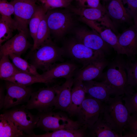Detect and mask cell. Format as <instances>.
Listing matches in <instances>:
<instances>
[{
  "label": "cell",
  "instance_id": "6da1fadb",
  "mask_svg": "<svg viewBox=\"0 0 137 137\" xmlns=\"http://www.w3.org/2000/svg\"><path fill=\"white\" fill-rule=\"evenodd\" d=\"M125 63L121 58H117L109 65L107 71L98 78L115 96L124 95L129 85L127 82Z\"/></svg>",
  "mask_w": 137,
  "mask_h": 137
},
{
  "label": "cell",
  "instance_id": "7a4b0ae2",
  "mask_svg": "<svg viewBox=\"0 0 137 137\" xmlns=\"http://www.w3.org/2000/svg\"><path fill=\"white\" fill-rule=\"evenodd\" d=\"M123 95L111 97L104 102L102 112L104 119L121 137H122L124 128L130 115L123 102Z\"/></svg>",
  "mask_w": 137,
  "mask_h": 137
},
{
  "label": "cell",
  "instance_id": "3957f363",
  "mask_svg": "<svg viewBox=\"0 0 137 137\" xmlns=\"http://www.w3.org/2000/svg\"><path fill=\"white\" fill-rule=\"evenodd\" d=\"M31 63L37 69L45 71L56 62L62 60L65 54L63 48L60 47L52 41L44 44L33 50Z\"/></svg>",
  "mask_w": 137,
  "mask_h": 137
},
{
  "label": "cell",
  "instance_id": "277c9868",
  "mask_svg": "<svg viewBox=\"0 0 137 137\" xmlns=\"http://www.w3.org/2000/svg\"><path fill=\"white\" fill-rule=\"evenodd\" d=\"M36 128L46 132L62 129H78L82 126L78 121H74L66 114L50 111L40 112Z\"/></svg>",
  "mask_w": 137,
  "mask_h": 137
},
{
  "label": "cell",
  "instance_id": "5b68a950",
  "mask_svg": "<svg viewBox=\"0 0 137 137\" xmlns=\"http://www.w3.org/2000/svg\"><path fill=\"white\" fill-rule=\"evenodd\" d=\"M63 48L65 54L83 65L105 58V54L88 47L75 39L68 42Z\"/></svg>",
  "mask_w": 137,
  "mask_h": 137
},
{
  "label": "cell",
  "instance_id": "8992f818",
  "mask_svg": "<svg viewBox=\"0 0 137 137\" xmlns=\"http://www.w3.org/2000/svg\"><path fill=\"white\" fill-rule=\"evenodd\" d=\"M58 86L43 88L32 92L25 108L28 110L36 109L39 112L50 111L55 106Z\"/></svg>",
  "mask_w": 137,
  "mask_h": 137
},
{
  "label": "cell",
  "instance_id": "52a82bcc",
  "mask_svg": "<svg viewBox=\"0 0 137 137\" xmlns=\"http://www.w3.org/2000/svg\"><path fill=\"white\" fill-rule=\"evenodd\" d=\"M45 17L50 34L57 38L62 37L74 24L72 15L67 12L51 10L46 12Z\"/></svg>",
  "mask_w": 137,
  "mask_h": 137
},
{
  "label": "cell",
  "instance_id": "ba28073f",
  "mask_svg": "<svg viewBox=\"0 0 137 137\" xmlns=\"http://www.w3.org/2000/svg\"><path fill=\"white\" fill-rule=\"evenodd\" d=\"M104 103L88 96L85 97L76 115L82 126L87 129L98 120L102 113Z\"/></svg>",
  "mask_w": 137,
  "mask_h": 137
},
{
  "label": "cell",
  "instance_id": "9c48e42d",
  "mask_svg": "<svg viewBox=\"0 0 137 137\" xmlns=\"http://www.w3.org/2000/svg\"><path fill=\"white\" fill-rule=\"evenodd\" d=\"M14 19L18 31L28 35V23L37 5L36 0H13Z\"/></svg>",
  "mask_w": 137,
  "mask_h": 137
},
{
  "label": "cell",
  "instance_id": "30bf717a",
  "mask_svg": "<svg viewBox=\"0 0 137 137\" xmlns=\"http://www.w3.org/2000/svg\"><path fill=\"white\" fill-rule=\"evenodd\" d=\"M20 131L27 134H34L33 130L38 119V115L30 112L25 106L16 108L5 113Z\"/></svg>",
  "mask_w": 137,
  "mask_h": 137
},
{
  "label": "cell",
  "instance_id": "8fae6325",
  "mask_svg": "<svg viewBox=\"0 0 137 137\" xmlns=\"http://www.w3.org/2000/svg\"><path fill=\"white\" fill-rule=\"evenodd\" d=\"M6 81V94L3 107L5 109H9L28 101L32 92L30 88Z\"/></svg>",
  "mask_w": 137,
  "mask_h": 137
},
{
  "label": "cell",
  "instance_id": "7c38bea8",
  "mask_svg": "<svg viewBox=\"0 0 137 137\" xmlns=\"http://www.w3.org/2000/svg\"><path fill=\"white\" fill-rule=\"evenodd\" d=\"M68 8L71 12L80 16L100 23L110 28L114 33L116 32L115 25L108 15L106 8L101 9L71 6Z\"/></svg>",
  "mask_w": 137,
  "mask_h": 137
},
{
  "label": "cell",
  "instance_id": "4fadbf2b",
  "mask_svg": "<svg viewBox=\"0 0 137 137\" xmlns=\"http://www.w3.org/2000/svg\"><path fill=\"white\" fill-rule=\"evenodd\" d=\"M75 34L76 39L93 50L101 51L106 54L109 52L111 48L98 33L93 30L80 28L75 30Z\"/></svg>",
  "mask_w": 137,
  "mask_h": 137
},
{
  "label": "cell",
  "instance_id": "5bb4252c",
  "mask_svg": "<svg viewBox=\"0 0 137 137\" xmlns=\"http://www.w3.org/2000/svg\"><path fill=\"white\" fill-rule=\"evenodd\" d=\"M28 35L22 31L12 37L0 47V56L14 54L21 56L28 49L32 47L27 39Z\"/></svg>",
  "mask_w": 137,
  "mask_h": 137
},
{
  "label": "cell",
  "instance_id": "9a60e30c",
  "mask_svg": "<svg viewBox=\"0 0 137 137\" xmlns=\"http://www.w3.org/2000/svg\"><path fill=\"white\" fill-rule=\"evenodd\" d=\"M80 17L82 21L98 33L118 54L125 55L124 51L118 43L117 36L111 29L100 23Z\"/></svg>",
  "mask_w": 137,
  "mask_h": 137
},
{
  "label": "cell",
  "instance_id": "2e32d148",
  "mask_svg": "<svg viewBox=\"0 0 137 137\" xmlns=\"http://www.w3.org/2000/svg\"><path fill=\"white\" fill-rule=\"evenodd\" d=\"M108 64V61L104 58L83 65L75 73L74 81L83 82L98 78Z\"/></svg>",
  "mask_w": 137,
  "mask_h": 137
},
{
  "label": "cell",
  "instance_id": "e0dca14e",
  "mask_svg": "<svg viewBox=\"0 0 137 137\" xmlns=\"http://www.w3.org/2000/svg\"><path fill=\"white\" fill-rule=\"evenodd\" d=\"M77 69V65L72 62L56 63L41 74V77L49 83L58 78L66 79L73 77Z\"/></svg>",
  "mask_w": 137,
  "mask_h": 137
},
{
  "label": "cell",
  "instance_id": "ac0fdd59",
  "mask_svg": "<svg viewBox=\"0 0 137 137\" xmlns=\"http://www.w3.org/2000/svg\"><path fill=\"white\" fill-rule=\"evenodd\" d=\"M118 43L128 57L134 58L137 53V27L134 26L117 36Z\"/></svg>",
  "mask_w": 137,
  "mask_h": 137
},
{
  "label": "cell",
  "instance_id": "d6986e66",
  "mask_svg": "<svg viewBox=\"0 0 137 137\" xmlns=\"http://www.w3.org/2000/svg\"><path fill=\"white\" fill-rule=\"evenodd\" d=\"M83 83L85 92L89 96L103 102L108 101L113 94L110 89L101 81L91 80Z\"/></svg>",
  "mask_w": 137,
  "mask_h": 137
},
{
  "label": "cell",
  "instance_id": "ffe728a7",
  "mask_svg": "<svg viewBox=\"0 0 137 137\" xmlns=\"http://www.w3.org/2000/svg\"><path fill=\"white\" fill-rule=\"evenodd\" d=\"M61 85H59L55 107L66 112L70 104L71 92L74 83L73 77L66 79Z\"/></svg>",
  "mask_w": 137,
  "mask_h": 137
},
{
  "label": "cell",
  "instance_id": "44dd1931",
  "mask_svg": "<svg viewBox=\"0 0 137 137\" xmlns=\"http://www.w3.org/2000/svg\"><path fill=\"white\" fill-rule=\"evenodd\" d=\"M106 9L109 16L113 23L128 22L132 18L124 7L122 0H111Z\"/></svg>",
  "mask_w": 137,
  "mask_h": 137
},
{
  "label": "cell",
  "instance_id": "7402d4cb",
  "mask_svg": "<svg viewBox=\"0 0 137 137\" xmlns=\"http://www.w3.org/2000/svg\"><path fill=\"white\" fill-rule=\"evenodd\" d=\"M83 82L74 81L71 92V102L66 112L71 116L76 115L85 97Z\"/></svg>",
  "mask_w": 137,
  "mask_h": 137
},
{
  "label": "cell",
  "instance_id": "603a6c76",
  "mask_svg": "<svg viewBox=\"0 0 137 137\" xmlns=\"http://www.w3.org/2000/svg\"><path fill=\"white\" fill-rule=\"evenodd\" d=\"M90 136L93 137H121L103 118L102 113L96 122L88 128Z\"/></svg>",
  "mask_w": 137,
  "mask_h": 137
},
{
  "label": "cell",
  "instance_id": "cb8c5ba5",
  "mask_svg": "<svg viewBox=\"0 0 137 137\" xmlns=\"http://www.w3.org/2000/svg\"><path fill=\"white\" fill-rule=\"evenodd\" d=\"M86 127L82 126L78 129H62L40 134L35 133L27 136L29 137H83L87 136Z\"/></svg>",
  "mask_w": 137,
  "mask_h": 137
},
{
  "label": "cell",
  "instance_id": "d4e9b609",
  "mask_svg": "<svg viewBox=\"0 0 137 137\" xmlns=\"http://www.w3.org/2000/svg\"><path fill=\"white\" fill-rule=\"evenodd\" d=\"M4 80L10 81L19 85L25 87H28L36 83H49L46 80L41 77L20 71Z\"/></svg>",
  "mask_w": 137,
  "mask_h": 137
},
{
  "label": "cell",
  "instance_id": "484cf974",
  "mask_svg": "<svg viewBox=\"0 0 137 137\" xmlns=\"http://www.w3.org/2000/svg\"><path fill=\"white\" fill-rule=\"evenodd\" d=\"M24 133L16 127L5 113L0 114V137H20Z\"/></svg>",
  "mask_w": 137,
  "mask_h": 137
},
{
  "label": "cell",
  "instance_id": "4316f807",
  "mask_svg": "<svg viewBox=\"0 0 137 137\" xmlns=\"http://www.w3.org/2000/svg\"><path fill=\"white\" fill-rule=\"evenodd\" d=\"M17 30L14 20L11 17L1 15L0 18V47L12 37L13 33Z\"/></svg>",
  "mask_w": 137,
  "mask_h": 137
},
{
  "label": "cell",
  "instance_id": "83f0119b",
  "mask_svg": "<svg viewBox=\"0 0 137 137\" xmlns=\"http://www.w3.org/2000/svg\"><path fill=\"white\" fill-rule=\"evenodd\" d=\"M45 14L38 28L36 39L32 48V51L43 45L52 41L50 33L46 21Z\"/></svg>",
  "mask_w": 137,
  "mask_h": 137
},
{
  "label": "cell",
  "instance_id": "f1b7e54d",
  "mask_svg": "<svg viewBox=\"0 0 137 137\" xmlns=\"http://www.w3.org/2000/svg\"><path fill=\"white\" fill-rule=\"evenodd\" d=\"M9 56L12 62L20 71L41 77V74L38 73L34 66L22 58L21 56L14 54L10 55Z\"/></svg>",
  "mask_w": 137,
  "mask_h": 137
},
{
  "label": "cell",
  "instance_id": "f546056e",
  "mask_svg": "<svg viewBox=\"0 0 137 137\" xmlns=\"http://www.w3.org/2000/svg\"><path fill=\"white\" fill-rule=\"evenodd\" d=\"M46 12L42 6L37 5L34 14L29 21V32L33 42L35 41L37 31L40 22Z\"/></svg>",
  "mask_w": 137,
  "mask_h": 137
},
{
  "label": "cell",
  "instance_id": "4dcf8cb0",
  "mask_svg": "<svg viewBox=\"0 0 137 137\" xmlns=\"http://www.w3.org/2000/svg\"><path fill=\"white\" fill-rule=\"evenodd\" d=\"M10 60L8 55L0 56V79L4 80L20 71Z\"/></svg>",
  "mask_w": 137,
  "mask_h": 137
},
{
  "label": "cell",
  "instance_id": "1f68e13d",
  "mask_svg": "<svg viewBox=\"0 0 137 137\" xmlns=\"http://www.w3.org/2000/svg\"><path fill=\"white\" fill-rule=\"evenodd\" d=\"M132 87L129 85L122 97L125 102V106L129 114L137 113V93L135 92Z\"/></svg>",
  "mask_w": 137,
  "mask_h": 137
},
{
  "label": "cell",
  "instance_id": "d6a6232c",
  "mask_svg": "<svg viewBox=\"0 0 137 137\" xmlns=\"http://www.w3.org/2000/svg\"><path fill=\"white\" fill-rule=\"evenodd\" d=\"M125 69L127 76V82L128 85L135 87L137 84V62L131 60L126 62Z\"/></svg>",
  "mask_w": 137,
  "mask_h": 137
},
{
  "label": "cell",
  "instance_id": "836d02e7",
  "mask_svg": "<svg viewBox=\"0 0 137 137\" xmlns=\"http://www.w3.org/2000/svg\"><path fill=\"white\" fill-rule=\"evenodd\" d=\"M40 3L46 12L57 8H69L74 0H36Z\"/></svg>",
  "mask_w": 137,
  "mask_h": 137
},
{
  "label": "cell",
  "instance_id": "e575fe53",
  "mask_svg": "<svg viewBox=\"0 0 137 137\" xmlns=\"http://www.w3.org/2000/svg\"><path fill=\"white\" fill-rule=\"evenodd\" d=\"M125 133H131L137 135V113L129 115L122 134Z\"/></svg>",
  "mask_w": 137,
  "mask_h": 137
},
{
  "label": "cell",
  "instance_id": "d590c367",
  "mask_svg": "<svg viewBox=\"0 0 137 137\" xmlns=\"http://www.w3.org/2000/svg\"><path fill=\"white\" fill-rule=\"evenodd\" d=\"M124 5H126L125 8L134 20V26L137 27V0H122Z\"/></svg>",
  "mask_w": 137,
  "mask_h": 137
},
{
  "label": "cell",
  "instance_id": "8d00e7d4",
  "mask_svg": "<svg viewBox=\"0 0 137 137\" xmlns=\"http://www.w3.org/2000/svg\"><path fill=\"white\" fill-rule=\"evenodd\" d=\"M14 6L12 2H8L6 0H0V14L11 17L13 14Z\"/></svg>",
  "mask_w": 137,
  "mask_h": 137
},
{
  "label": "cell",
  "instance_id": "74e56055",
  "mask_svg": "<svg viewBox=\"0 0 137 137\" xmlns=\"http://www.w3.org/2000/svg\"><path fill=\"white\" fill-rule=\"evenodd\" d=\"M81 6L85 7L104 9L105 7L101 4L100 0H77Z\"/></svg>",
  "mask_w": 137,
  "mask_h": 137
},
{
  "label": "cell",
  "instance_id": "f35d334b",
  "mask_svg": "<svg viewBox=\"0 0 137 137\" xmlns=\"http://www.w3.org/2000/svg\"><path fill=\"white\" fill-rule=\"evenodd\" d=\"M5 95L3 93V89L0 87V111L3 108Z\"/></svg>",
  "mask_w": 137,
  "mask_h": 137
},
{
  "label": "cell",
  "instance_id": "ab89813d",
  "mask_svg": "<svg viewBox=\"0 0 137 137\" xmlns=\"http://www.w3.org/2000/svg\"><path fill=\"white\" fill-rule=\"evenodd\" d=\"M1 15L0 14V18H1Z\"/></svg>",
  "mask_w": 137,
  "mask_h": 137
}]
</instances>
